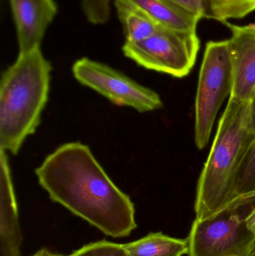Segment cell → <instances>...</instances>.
Here are the masks:
<instances>
[{"mask_svg":"<svg viewBox=\"0 0 255 256\" xmlns=\"http://www.w3.org/2000/svg\"><path fill=\"white\" fill-rule=\"evenodd\" d=\"M52 201L112 238L136 230L135 206L100 165L88 146L69 142L46 156L35 170Z\"/></svg>","mask_w":255,"mask_h":256,"instance_id":"cell-1","label":"cell"},{"mask_svg":"<svg viewBox=\"0 0 255 256\" xmlns=\"http://www.w3.org/2000/svg\"><path fill=\"white\" fill-rule=\"evenodd\" d=\"M255 140L250 102L229 97L198 182L196 220L206 219L236 200L237 178Z\"/></svg>","mask_w":255,"mask_h":256,"instance_id":"cell-2","label":"cell"},{"mask_svg":"<svg viewBox=\"0 0 255 256\" xmlns=\"http://www.w3.org/2000/svg\"><path fill=\"white\" fill-rule=\"evenodd\" d=\"M52 66L40 48L19 52L1 76L0 84V146L16 154L35 132L48 100Z\"/></svg>","mask_w":255,"mask_h":256,"instance_id":"cell-3","label":"cell"},{"mask_svg":"<svg viewBox=\"0 0 255 256\" xmlns=\"http://www.w3.org/2000/svg\"><path fill=\"white\" fill-rule=\"evenodd\" d=\"M255 210V192L243 196L212 216L195 220L188 256H252L255 233L247 220Z\"/></svg>","mask_w":255,"mask_h":256,"instance_id":"cell-4","label":"cell"},{"mask_svg":"<svg viewBox=\"0 0 255 256\" xmlns=\"http://www.w3.org/2000/svg\"><path fill=\"white\" fill-rule=\"evenodd\" d=\"M233 66L229 40L207 44L196 98L195 142L203 149L209 142L217 114L233 88Z\"/></svg>","mask_w":255,"mask_h":256,"instance_id":"cell-5","label":"cell"},{"mask_svg":"<svg viewBox=\"0 0 255 256\" xmlns=\"http://www.w3.org/2000/svg\"><path fill=\"white\" fill-rule=\"evenodd\" d=\"M200 40L196 32H182L160 26L147 38L125 42L124 56L148 70L175 78L187 76L196 64Z\"/></svg>","mask_w":255,"mask_h":256,"instance_id":"cell-6","label":"cell"},{"mask_svg":"<svg viewBox=\"0 0 255 256\" xmlns=\"http://www.w3.org/2000/svg\"><path fill=\"white\" fill-rule=\"evenodd\" d=\"M72 72L81 84L118 106H129L140 112L156 110L163 106L157 92L106 64L82 58L73 64Z\"/></svg>","mask_w":255,"mask_h":256,"instance_id":"cell-7","label":"cell"},{"mask_svg":"<svg viewBox=\"0 0 255 256\" xmlns=\"http://www.w3.org/2000/svg\"><path fill=\"white\" fill-rule=\"evenodd\" d=\"M224 24L232 32V37L228 40L234 76L230 97L250 102L255 93V24Z\"/></svg>","mask_w":255,"mask_h":256,"instance_id":"cell-8","label":"cell"},{"mask_svg":"<svg viewBox=\"0 0 255 256\" xmlns=\"http://www.w3.org/2000/svg\"><path fill=\"white\" fill-rule=\"evenodd\" d=\"M19 52L40 48L45 32L58 12L55 0H9Z\"/></svg>","mask_w":255,"mask_h":256,"instance_id":"cell-9","label":"cell"},{"mask_svg":"<svg viewBox=\"0 0 255 256\" xmlns=\"http://www.w3.org/2000/svg\"><path fill=\"white\" fill-rule=\"evenodd\" d=\"M0 246L2 256H21L22 236L7 154L0 156Z\"/></svg>","mask_w":255,"mask_h":256,"instance_id":"cell-10","label":"cell"},{"mask_svg":"<svg viewBox=\"0 0 255 256\" xmlns=\"http://www.w3.org/2000/svg\"><path fill=\"white\" fill-rule=\"evenodd\" d=\"M146 14L158 25L170 30L196 32L202 18L168 0H121Z\"/></svg>","mask_w":255,"mask_h":256,"instance_id":"cell-11","label":"cell"},{"mask_svg":"<svg viewBox=\"0 0 255 256\" xmlns=\"http://www.w3.org/2000/svg\"><path fill=\"white\" fill-rule=\"evenodd\" d=\"M123 246L127 256H182L189 251L187 239L175 238L162 232L150 233Z\"/></svg>","mask_w":255,"mask_h":256,"instance_id":"cell-12","label":"cell"},{"mask_svg":"<svg viewBox=\"0 0 255 256\" xmlns=\"http://www.w3.org/2000/svg\"><path fill=\"white\" fill-rule=\"evenodd\" d=\"M115 4L127 42H139L147 38L161 26L140 9L128 3L115 0Z\"/></svg>","mask_w":255,"mask_h":256,"instance_id":"cell-13","label":"cell"},{"mask_svg":"<svg viewBox=\"0 0 255 256\" xmlns=\"http://www.w3.org/2000/svg\"><path fill=\"white\" fill-rule=\"evenodd\" d=\"M255 12V0H208V16L223 22Z\"/></svg>","mask_w":255,"mask_h":256,"instance_id":"cell-14","label":"cell"},{"mask_svg":"<svg viewBox=\"0 0 255 256\" xmlns=\"http://www.w3.org/2000/svg\"><path fill=\"white\" fill-rule=\"evenodd\" d=\"M250 118L255 134V93L250 102ZM255 192V140L243 162L235 185L236 200Z\"/></svg>","mask_w":255,"mask_h":256,"instance_id":"cell-15","label":"cell"},{"mask_svg":"<svg viewBox=\"0 0 255 256\" xmlns=\"http://www.w3.org/2000/svg\"><path fill=\"white\" fill-rule=\"evenodd\" d=\"M55 256H127L121 244L99 240L84 245L68 255Z\"/></svg>","mask_w":255,"mask_h":256,"instance_id":"cell-16","label":"cell"},{"mask_svg":"<svg viewBox=\"0 0 255 256\" xmlns=\"http://www.w3.org/2000/svg\"><path fill=\"white\" fill-rule=\"evenodd\" d=\"M170 2L182 8L201 18L208 16V0H168Z\"/></svg>","mask_w":255,"mask_h":256,"instance_id":"cell-17","label":"cell"},{"mask_svg":"<svg viewBox=\"0 0 255 256\" xmlns=\"http://www.w3.org/2000/svg\"><path fill=\"white\" fill-rule=\"evenodd\" d=\"M247 226L252 232L255 233V210L247 220Z\"/></svg>","mask_w":255,"mask_h":256,"instance_id":"cell-18","label":"cell"},{"mask_svg":"<svg viewBox=\"0 0 255 256\" xmlns=\"http://www.w3.org/2000/svg\"><path fill=\"white\" fill-rule=\"evenodd\" d=\"M33 256H55V254H52L46 248H43L37 251Z\"/></svg>","mask_w":255,"mask_h":256,"instance_id":"cell-19","label":"cell"},{"mask_svg":"<svg viewBox=\"0 0 255 256\" xmlns=\"http://www.w3.org/2000/svg\"><path fill=\"white\" fill-rule=\"evenodd\" d=\"M255 256V248H254V250H253V256Z\"/></svg>","mask_w":255,"mask_h":256,"instance_id":"cell-20","label":"cell"},{"mask_svg":"<svg viewBox=\"0 0 255 256\" xmlns=\"http://www.w3.org/2000/svg\"></svg>","mask_w":255,"mask_h":256,"instance_id":"cell-21","label":"cell"}]
</instances>
